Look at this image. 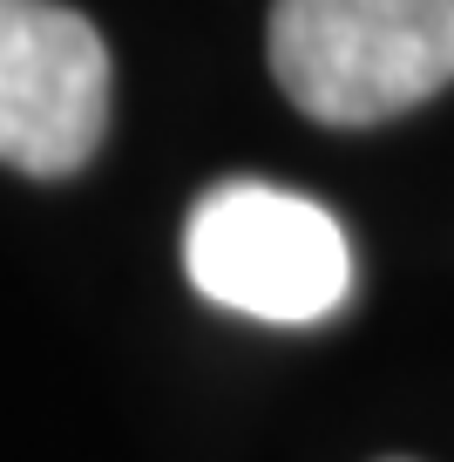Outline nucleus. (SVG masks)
Instances as JSON below:
<instances>
[{
	"mask_svg": "<svg viewBox=\"0 0 454 462\" xmlns=\"http://www.w3.org/2000/svg\"><path fill=\"white\" fill-rule=\"evenodd\" d=\"M271 82L332 130H367L454 82V0H271Z\"/></svg>",
	"mask_w": 454,
	"mask_h": 462,
	"instance_id": "nucleus-1",
	"label": "nucleus"
},
{
	"mask_svg": "<svg viewBox=\"0 0 454 462\" xmlns=\"http://www.w3.org/2000/svg\"><path fill=\"white\" fill-rule=\"evenodd\" d=\"M184 273L204 300L305 327L353 286V252L326 204L278 184H217L184 225Z\"/></svg>",
	"mask_w": 454,
	"mask_h": 462,
	"instance_id": "nucleus-2",
	"label": "nucleus"
},
{
	"mask_svg": "<svg viewBox=\"0 0 454 462\" xmlns=\"http://www.w3.org/2000/svg\"><path fill=\"white\" fill-rule=\"evenodd\" d=\"M109 130V48L61 0H0V163L68 177Z\"/></svg>",
	"mask_w": 454,
	"mask_h": 462,
	"instance_id": "nucleus-3",
	"label": "nucleus"
}]
</instances>
